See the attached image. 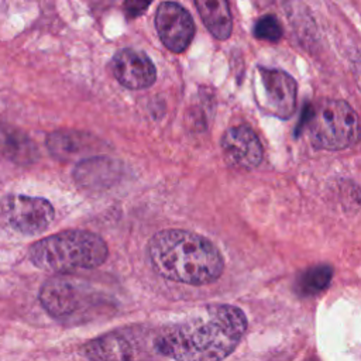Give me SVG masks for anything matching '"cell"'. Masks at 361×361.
Here are the masks:
<instances>
[{
  "instance_id": "obj_1",
  "label": "cell",
  "mask_w": 361,
  "mask_h": 361,
  "mask_svg": "<svg viewBox=\"0 0 361 361\" xmlns=\"http://www.w3.org/2000/svg\"><path fill=\"white\" fill-rule=\"evenodd\" d=\"M247 330V317L231 305H206L162 327L155 337L159 355L175 361H221Z\"/></svg>"
},
{
  "instance_id": "obj_2",
  "label": "cell",
  "mask_w": 361,
  "mask_h": 361,
  "mask_svg": "<svg viewBox=\"0 0 361 361\" xmlns=\"http://www.w3.org/2000/svg\"><path fill=\"white\" fill-rule=\"evenodd\" d=\"M148 258L157 274L188 285L214 282L224 268L223 257L212 241L178 228L157 233L148 243Z\"/></svg>"
},
{
  "instance_id": "obj_3",
  "label": "cell",
  "mask_w": 361,
  "mask_h": 361,
  "mask_svg": "<svg viewBox=\"0 0 361 361\" xmlns=\"http://www.w3.org/2000/svg\"><path fill=\"white\" fill-rule=\"evenodd\" d=\"M109 255L104 240L87 230H68L34 243L28 258L39 269L71 272L100 267Z\"/></svg>"
},
{
  "instance_id": "obj_4",
  "label": "cell",
  "mask_w": 361,
  "mask_h": 361,
  "mask_svg": "<svg viewBox=\"0 0 361 361\" xmlns=\"http://www.w3.org/2000/svg\"><path fill=\"white\" fill-rule=\"evenodd\" d=\"M312 144L322 149H344L354 145L361 135L360 120L354 109L343 102L326 99L313 106L307 114Z\"/></svg>"
},
{
  "instance_id": "obj_5",
  "label": "cell",
  "mask_w": 361,
  "mask_h": 361,
  "mask_svg": "<svg viewBox=\"0 0 361 361\" xmlns=\"http://www.w3.org/2000/svg\"><path fill=\"white\" fill-rule=\"evenodd\" d=\"M157 333L142 326L116 329L86 341L80 354L89 361H149Z\"/></svg>"
},
{
  "instance_id": "obj_6",
  "label": "cell",
  "mask_w": 361,
  "mask_h": 361,
  "mask_svg": "<svg viewBox=\"0 0 361 361\" xmlns=\"http://www.w3.org/2000/svg\"><path fill=\"white\" fill-rule=\"evenodd\" d=\"M39 302L49 316L58 320H72L83 316L99 303L94 288L80 279L54 276L39 289Z\"/></svg>"
},
{
  "instance_id": "obj_7",
  "label": "cell",
  "mask_w": 361,
  "mask_h": 361,
  "mask_svg": "<svg viewBox=\"0 0 361 361\" xmlns=\"http://www.w3.org/2000/svg\"><path fill=\"white\" fill-rule=\"evenodd\" d=\"M55 210L42 197L27 195H6L0 199V221L23 235L44 233L54 221Z\"/></svg>"
},
{
  "instance_id": "obj_8",
  "label": "cell",
  "mask_w": 361,
  "mask_h": 361,
  "mask_svg": "<svg viewBox=\"0 0 361 361\" xmlns=\"http://www.w3.org/2000/svg\"><path fill=\"white\" fill-rule=\"evenodd\" d=\"M258 106L271 116L289 118L296 104V82L285 71L275 68H257Z\"/></svg>"
},
{
  "instance_id": "obj_9",
  "label": "cell",
  "mask_w": 361,
  "mask_h": 361,
  "mask_svg": "<svg viewBox=\"0 0 361 361\" xmlns=\"http://www.w3.org/2000/svg\"><path fill=\"white\" fill-rule=\"evenodd\" d=\"M155 28L162 44L172 52H183L195 35L190 13L175 1H164L155 14Z\"/></svg>"
},
{
  "instance_id": "obj_10",
  "label": "cell",
  "mask_w": 361,
  "mask_h": 361,
  "mask_svg": "<svg viewBox=\"0 0 361 361\" xmlns=\"http://www.w3.org/2000/svg\"><path fill=\"white\" fill-rule=\"evenodd\" d=\"M111 71L118 83L133 90L152 86L157 78V69L148 55L133 48H123L114 54Z\"/></svg>"
},
{
  "instance_id": "obj_11",
  "label": "cell",
  "mask_w": 361,
  "mask_h": 361,
  "mask_svg": "<svg viewBox=\"0 0 361 361\" xmlns=\"http://www.w3.org/2000/svg\"><path fill=\"white\" fill-rule=\"evenodd\" d=\"M226 159L238 168L252 169L262 161L264 149L258 135L247 126L230 127L220 141Z\"/></svg>"
},
{
  "instance_id": "obj_12",
  "label": "cell",
  "mask_w": 361,
  "mask_h": 361,
  "mask_svg": "<svg viewBox=\"0 0 361 361\" xmlns=\"http://www.w3.org/2000/svg\"><path fill=\"white\" fill-rule=\"evenodd\" d=\"M120 164L107 157H93L82 159L72 176L78 186L87 190H97L111 186L118 180Z\"/></svg>"
},
{
  "instance_id": "obj_13",
  "label": "cell",
  "mask_w": 361,
  "mask_h": 361,
  "mask_svg": "<svg viewBox=\"0 0 361 361\" xmlns=\"http://www.w3.org/2000/svg\"><path fill=\"white\" fill-rule=\"evenodd\" d=\"M49 154L61 161H71L99 148V140L92 134L76 130H58L47 137ZM85 159V158H83Z\"/></svg>"
},
{
  "instance_id": "obj_14",
  "label": "cell",
  "mask_w": 361,
  "mask_h": 361,
  "mask_svg": "<svg viewBox=\"0 0 361 361\" xmlns=\"http://www.w3.org/2000/svg\"><path fill=\"white\" fill-rule=\"evenodd\" d=\"M0 157L17 165H31L38 161L39 151L23 130L0 124Z\"/></svg>"
},
{
  "instance_id": "obj_15",
  "label": "cell",
  "mask_w": 361,
  "mask_h": 361,
  "mask_svg": "<svg viewBox=\"0 0 361 361\" xmlns=\"http://www.w3.org/2000/svg\"><path fill=\"white\" fill-rule=\"evenodd\" d=\"M204 25L217 39H227L233 30L231 13L227 1L200 0L195 3Z\"/></svg>"
},
{
  "instance_id": "obj_16",
  "label": "cell",
  "mask_w": 361,
  "mask_h": 361,
  "mask_svg": "<svg viewBox=\"0 0 361 361\" xmlns=\"http://www.w3.org/2000/svg\"><path fill=\"white\" fill-rule=\"evenodd\" d=\"M333 275V269L327 264L313 265L305 269L298 281H296V290L303 296H310L322 292L330 283Z\"/></svg>"
},
{
  "instance_id": "obj_17",
  "label": "cell",
  "mask_w": 361,
  "mask_h": 361,
  "mask_svg": "<svg viewBox=\"0 0 361 361\" xmlns=\"http://www.w3.org/2000/svg\"><path fill=\"white\" fill-rule=\"evenodd\" d=\"M254 35L259 39L276 42L282 37V28L274 16L267 14L257 20L254 25Z\"/></svg>"
},
{
  "instance_id": "obj_18",
  "label": "cell",
  "mask_w": 361,
  "mask_h": 361,
  "mask_svg": "<svg viewBox=\"0 0 361 361\" xmlns=\"http://www.w3.org/2000/svg\"><path fill=\"white\" fill-rule=\"evenodd\" d=\"M149 6V1H127L124 3V10H126V14L128 18H135L138 16H141L145 8Z\"/></svg>"
}]
</instances>
